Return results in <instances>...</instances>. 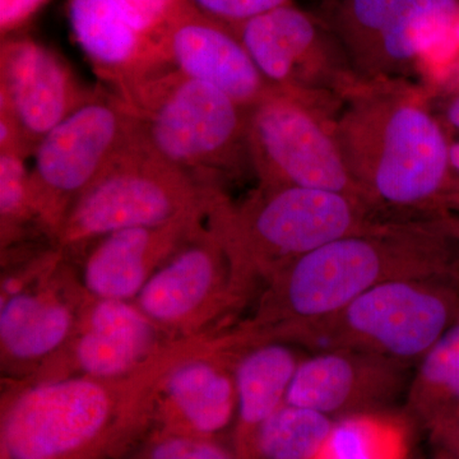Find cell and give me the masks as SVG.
Segmentation results:
<instances>
[{"mask_svg": "<svg viewBox=\"0 0 459 459\" xmlns=\"http://www.w3.org/2000/svg\"><path fill=\"white\" fill-rule=\"evenodd\" d=\"M96 89L78 80L65 57L30 36L0 44V114L16 126L27 156Z\"/></svg>", "mask_w": 459, "mask_h": 459, "instance_id": "obj_12", "label": "cell"}, {"mask_svg": "<svg viewBox=\"0 0 459 459\" xmlns=\"http://www.w3.org/2000/svg\"><path fill=\"white\" fill-rule=\"evenodd\" d=\"M217 190L160 155L137 119L131 137L72 205L54 244L63 252L83 249L111 232L164 225L204 210Z\"/></svg>", "mask_w": 459, "mask_h": 459, "instance_id": "obj_5", "label": "cell"}, {"mask_svg": "<svg viewBox=\"0 0 459 459\" xmlns=\"http://www.w3.org/2000/svg\"><path fill=\"white\" fill-rule=\"evenodd\" d=\"M397 0H325L316 12L342 45L353 71L364 82Z\"/></svg>", "mask_w": 459, "mask_h": 459, "instance_id": "obj_23", "label": "cell"}, {"mask_svg": "<svg viewBox=\"0 0 459 459\" xmlns=\"http://www.w3.org/2000/svg\"><path fill=\"white\" fill-rule=\"evenodd\" d=\"M431 434L443 448L459 446V411L448 421L434 429Z\"/></svg>", "mask_w": 459, "mask_h": 459, "instance_id": "obj_31", "label": "cell"}, {"mask_svg": "<svg viewBox=\"0 0 459 459\" xmlns=\"http://www.w3.org/2000/svg\"><path fill=\"white\" fill-rule=\"evenodd\" d=\"M186 3L205 16L234 27L295 0H186Z\"/></svg>", "mask_w": 459, "mask_h": 459, "instance_id": "obj_28", "label": "cell"}, {"mask_svg": "<svg viewBox=\"0 0 459 459\" xmlns=\"http://www.w3.org/2000/svg\"><path fill=\"white\" fill-rule=\"evenodd\" d=\"M117 95L157 152L204 186L253 174L250 110L221 91L168 65Z\"/></svg>", "mask_w": 459, "mask_h": 459, "instance_id": "obj_3", "label": "cell"}, {"mask_svg": "<svg viewBox=\"0 0 459 459\" xmlns=\"http://www.w3.org/2000/svg\"><path fill=\"white\" fill-rule=\"evenodd\" d=\"M208 217L249 280H268L295 259L383 220L360 198L300 186H258L241 204L221 192Z\"/></svg>", "mask_w": 459, "mask_h": 459, "instance_id": "obj_4", "label": "cell"}, {"mask_svg": "<svg viewBox=\"0 0 459 459\" xmlns=\"http://www.w3.org/2000/svg\"><path fill=\"white\" fill-rule=\"evenodd\" d=\"M27 159L29 157L18 151H0V222L3 247L20 240L29 223L33 222L39 228L33 208Z\"/></svg>", "mask_w": 459, "mask_h": 459, "instance_id": "obj_26", "label": "cell"}, {"mask_svg": "<svg viewBox=\"0 0 459 459\" xmlns=\"http://www.w3.org/2000/svg\"><path fill=\"white\" fill-rule=\"evenodd\" d=\"M453 42H455V53L459 49V18L453 27Z\"/></svg>", "mask_w": 459, "mask_h": 459, "instance_id": "obj_35", "label": "cell"}, {"mask_svg": "<svg viewBox=\"0 0 459 459\" xmlns=\"http://www.w3.org/2000/svg\"><path fill=\"white\" fill-rule=\"evenodd\" d=\"M336 133L362 199L380 219H428L439 208L451 144L418 84L361 82L343 100Z\"/></svg>", "mask_w": 459, "mask_h": 459, "instance_id": "obj_2", "label": "cell"}, {"mask_svg": "<svg viewBox=\"0 0 459 459\" xmlns=\"http://www.w3.org/2000/svg\"><path fill=\"white\" fill-rule=\"evenodd\" d=\"M49 0H0V33L13 35L26 26Z\"/></svg>", "mask_w": 459, "mask_h": 459, "instance_id": "obj_30", "label": "cell"}, {"mask_svg": "<svg viewBox=\"0 0 459 459\" xmlns=\"http://www.w3.org/2000/svg\"><path fill=\"white\" fill-rule=\"evenodd\" d=\"M137 126L114 91L92 98L51 129L32 153L30 184L39 228L56 238L66 213L107 168Z\"/></svg>", "mask_w": 459, "mask_h": 459, "instance_id": "obj_8", "label": "cell"}, {"mask_svg": "<svg viewBox=\"0 0 459 459\" xmlns=\"http://www.w3.org/2000/svg\"><path fill=\"white\" fill-rule=\"evenodd\" d=\"M458 319L459 291L451 280H394L364 292L294 342L319 351L360 350L410 365Z\"/></svg>", "mask_w": 459, "mask_h": 459, "instance_id": "obj_7", "label": "cell"}, {"mask_svg": "<svg viewBox=\"0 0 459 459\" xmlns=\"http://www.w3.org/2000/svg\"><path fill=\"white\" fill-rule=\"evenodd\" d=\"M246 343L238 333L225 351L179 356L159 385L166 409L197 434L228 428L238 410L235 362L244 347L234 350Z\"/></svg>", "mask_w": 459, "mask_h": 459, "instance_id": "obj_18", "label": "cell"}, {"mask_svg": "<svg viewBox=\"0 0 459 459\" xmlns=\"http://www.w3.org/2000/svg\"><path fill=\"white\" fill-rule=\"evenodd\" d=\"M208 207L164 225L111 232L89 244L82 267L87 294L126 301L137 298L152 274L199 228Z\"/></svg>", "mask_w": 459, "mask_h": 459, "instance_id": "obj_15", "label": "cell"}, {"mask_svg": "<svg viewBox=\"0 0 459 459\" xmlns=\"http://www.w3.org/2000/svg\"><path fill=\"white\" fill-rule=\"evenodd\" d=\"M78 314L51 290L17 292L3 303L0 342L3 358L33 364L68 344Z\"/></svg>", "mask_w": 459, "mask_h": 459, "instance_id": "obj_21", "label": "cell"}, {"mask_svg": "<svg viewBox=\"0 0 459 459\" xmlns=\"http://www.w3.org/2000/svg\"><path fill=\"white\" fill-rule=\"evenodd\" d=\"M300 361L294 349L277 340L252 341L238 352L235 362L238 459H255L256 433L286 403Z\"/></svg>", "mask_w": 459, "mask_h": 459, "instance_id": "obj_19", "label": "cell"}, {"mask_svg": "<svg viewBox=\"0 0 459 459\" xmlns=\"http://www.w3.org/2000/svg\"><path fill=\"white\" fill-rule=\"evenodd\" d=\"M449 157H451L453 170L457 171L459 175V142L458 143H452L449 147Z\"/></svg>", "mask_w": 459, "mask_h": 459, "instance_id": "obj_33", "label": "cell"}, {"mask_svg": "<svg viewBox=\"0 0 459 459\" xmlns=\"http://www.w3.org/2000/svg\"><path fill=\"white\" fill-rule=\"evenodd\" d=\"M246 285L210 220L152 274L135 305L157 327L190 332L234 303Z\"/></svg>", "mask_w": 459, "mask_h": 459, "instance_id": "obj_11", "label": "cell"}, {"mask_svg": "<svg viewBox=\"0 0 459 459\" xmlns=\"http://www.w3.org/2000/svg\"><path fill=\"white\" fill-rule=\"evenodd\" d=\"M337 113L272 90L249 113L250 161L258 186H300L362 199L338 142Z\"/></svg>", "mask_w": 459, "mask_h": 459, "instance_id": "obj_9", "label": "cell"}, {"mask_svg": "<svg viewBox=\"0 0 459 459\" xmlns=\"http://www.w3.org/2000/svg\"><path fill=\"white\" fill-rule=\"evenodd\" d=\"M161 45L169 65L221 91L247 110L272 91L235 30L188 3L166 27Z\"/></svg>", "mask_w": 459, "mask_h": 459, "instance_id": "obj_14", "label": "cell"}, {"mask_svg": "<svg viewBox=\"0 0 459 459\" xmlns=\"http://www.w3.org/2000/svg\"><path fill=\"white\" fill-rule=\"evenodd\" d=\"M443 449L446 452V459H459V446H446Z\"/></svg>", "mask_w": 459, "mask_h": 459, "instance_id": "obj_34", "label": "cell"}, {"mask_svg": "<svg viewBox=\"0 0 459 459\" xmlns=\"http://www.w3.org/2000/svg\"><path fill=\"white\" fill-rule=\"evenodd\" d=\"M68 344L77 376L98 379L132 376L161 355L155 323L137 305L113 299L84 304Z\"/></svg>", "mask_w": 459, "mask_h": 459, "instance_id": "obj_16", "label": "cell"}, {"mask_svg": "<svg viewBox=\"0 0 459 459\" xmlns=\"http://www.w3.org/2000/svg\"><path fill=\"white\" fill-rule=\"evenodd\" d=\"M446 119L455 129H459V95L446 108Z\"/></svg>", "mask_w": 459, "mask_h": 459, "instance_id": "obj_32", "label": "cell"}, {"mask_svg": "<svg viewBox=\"0 0 459 459\" xmlns=\"http://www.w3.org/2000/svg\"><path fill=\"white\" fill-rule=\"evenodd\" d=\"M404 431L379 413L336 420L318 459H403Z\"/></svg>", "mask_w": 459, "mask_h": 459, "instance_id": "obj_25", "label": "cell"}, {"mask_svg": "<svg viewBox=\"0 0 459 459\" xmlns=\"http://www.w3.org/2000/svg\"><path fill=\"white\" fill-rule=\"evenodd\" d=\"M232 29L272 90L338 111L364 82L331 27L296 3Z\"/></svg>", "mask_w": 459, "mask_h": 459, "instance_id": "obj_10", "label": "cell"}, {"mask_svg": "<svg viewBox=\"0 0 459 459\" xmlns=\"http://www.w3.org/2000/svg\"><path fill=\"white\" fill-rule=\"evenodd\" d=\"M142 31L161 39L175 14L186 0H110Z\"/></svg>", "mask_w": 459, "mask_h": 459, "instance_id": "obj_27", "label": "cell"}, {"mask_svg": "<svg viewBox=\"0 0 459 459\" xmlns=\"http://www.w3.org/2000/svg\"><path fill=\"white\" fill-rule=\"evenodd\" d=\"M170 367L161 355L122 379L66 376L29 386L5 412L8 459H68L101 439L124 404L156 391Z\"/></svg>", "mask_w": 459, "mask_h": 459, "instance_id": "obj_6", "label": "cell"}, {"mask_svg": "<svg viewBox=\"0 0 459 459\" xmlns=\"http://www.w3.org/2000/svg\"><path fill=\"white\" fill-rule=\"evenodd\" d=\"M336 420L285 403L259 429L255 459H318Z\"/></svg>", "mask_w": 459, "mask_h": 459, "instance_id": "obj_24", "label": "cell"}, {"mask_svg": "<svg viewBox=\"0 0 459 459\" xmlns=\"http://www.w3.org/2000/svg\"><path fill=\"white\" fill-rule=\"evenodd\" d=\"M66 13L78 47L115 93L169 65L161 40L138 29L110 0H66Z\"/></svg>", "mask_w": 459, "mask_h": 459, "instance_id": "obj_17", "label": "cell"}, {"mask_svg": "<svg viewBox=\"0 0 459 459\" xmlns=\"http://www.w3.org/2000/svg\"><path fill=\"white\" fill-rule=\"evenodd\" d=\"M453 277L446 240L430 219L379 220L307 253L268 279L250 329L291 341L356 298L394 280Z\"/></svg>", "mask_w": 459, "mask_h": 459, "instance_id": "obj_1", "label": "cell"}, {"mask_svg": "<svg viewBox=\"0 0 459 459\" xmlns=\"http://www.w3.org/2000/svg\"><path fill=\"white\" fill-rule=\"evenodd\" d=\"M150 459H234L225 449L204 437L169 435L153 444Z\"/></svg>", "mask_w": 459, "mask_h": 459, "instance_id": "obj_29", "label": "cell"}, {"mask_svg": "<svg viewBox=\"0 0 459 459\" xmlns=\"http://www.w3.org/2000/svg\"><path fill=\"white\" fill-rule=\"evenodd\" d=\"M409 365L360 350H323L301 359L286 403L337 420L376 413L409 386Z\"/></svg>", "mask_w": 459, "mask_h": 459, "instance_id": "obj_13", "label": "cell"}, {"mask_svg": "<svg viewBox=\"0 0 459 459\" xmlns=\"http://www.w3.org/2000/svg\"><path fill=\"white\" fill-rule=\"evenodd\" d=\"M407 410L433 431L459 411V319L419 360L406 392Z\"/></svg>", "mask_w": 459, "mask_h": 459, "instance_id": "obj_22", "label": "cell"}, {"mask_svg": "<svg viewBox=\"0 0 459 459\" xmlns=\"http://www.w3.org/2000/svg\"><path fill=\"white\" fill-rule=\"evenodd\" d=\"M459 0H397L374 54L368 82L404 80L451 33Z\"/></svg>", "mask_w": 459, "mask_h": 459, "instance_id": "obj_20", "label": "cell"}]
</instances>
